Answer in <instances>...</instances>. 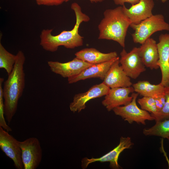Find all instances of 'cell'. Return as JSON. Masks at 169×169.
<instances>
[{"label":"cell","instance_id":"cell-22","mask_svg":"<svg viewBox=\"0 0 169 169\" xmlns=\"http://www.w3.org/2000/svg\"><path fill=\"white\" fill-rule=\"evenodd\" d=\"M166 102L162 109L154 114H151L156 122L169 119V87H165Z\"/></svg>","mask_w":169,"mask_h":169},{"label":"cell","instance_id":"cell-20","mask_svg":"<svg viewBox=\"0 0 169 169\" xmlns=\"http://www.w3.org/2000/svg\"><path fill=\"white\" fill-rule=\"evenodd\" d=\"M156 122L152 126L144 129L143 134L145 136H154L166 138L169 137V119Z\"/></svg>","mask_w":169,"mask_h":169},{"label":"cell","instance_id":"cell-21","mask_svg":"<svg viewBox=\"0 0 169 169\" xmlns=\"http://www.w3.org/2000/svg\"><path fill=\"white\" fill-rule=\"evenodd\" d=\"M17 59L16 55L8 52L0 43V68L5 70L8 75L12 71Z\"/></svg>","mask_w":169,"mask_h":169},{"label":"cell","instance_id":"cell-2","mask_svg":"<svg viewBox=\"0 0 169 169\" xmlns=\"http://www.w3.org/2000/svg\"><path fill=\"white\" fill-rule=\"evenodd\" d=\"M13 69L3 84V87L4 114L9 125L16 113L18 101L22 96L25 85L24 65L25 57L23 52L19 50Z\"/></svg>","mask_w":169,"mask_h":169},{"label":"cell","instance_id":"cell-24","mask_svg":"<svg viewBox=\"0 0 169 169\" xmlns=\"http://www.w3.org/2000/svg\"><path fill=\"white\" fill-rule=\"evenodd\" d=\"M4 80L3 78H0V126L9 132L11 131L12 129L7 124L4 117V103L3 87Z\"/></svg>","mask_w":169,"mask_h":169},{"label":"cell","instance_id":"cell-13","mask_svg":"<svg viewBox=\"0 0 169 169\" xmlns=\"http://www.w3.org/2000/svg\"><path fill=\"white\" fill-rule=\"evenodd\" d=\"M157 46L159 54L158 65L161 73L160 84L169 87V33L161 34Z\"/></svg>","mask_w":169,"mask_h":169},{"label":"cell","instance_id":"cell-26","mask_svg":"<svg viewBox=\"0 0 169 169\" xmlns=\"http://www.w3.org/2000/svg\"><path fill=\"white\" fill-rule=\"evenodd\" d=\"M39 5L57 6L62 4L65 0H35Z\"/></svg>","mask_w":169,"mask_h":169},{"label":"cell","instance_id":"cell-6","mask_svg":"<svg viewBox=\"0 0 169 169\" xmlns=\"http://www.w3.org/2000/svg\"><path fill=\"white\" fill-rule=\"evenodd\" d=\"M22 151V158L24 169H35L42 160V151L39 141L36 137H30L19 141Z\"/></svg>","mask_w":169,"mask_h":169},{"label":"cell","instance_id":"cell-1","mask_svg":"<svg viewBox=\"0 0 169 169\" xmlns=\"http://www.w3.org/2000/svg\"><path fill=\"white\" fill-rule=\"evenodd\" d=\"M71 8L74 12L76 17V23L72 30H64L55 36L52 34L53 29H43L41 31L40 44L45 50L54 52L60 46L73 49L83 45V37L79 34V29L81 23L89 22L90 18L82 12L81 7L77 3H72Z\"/></svg>","mask_w":169,"mask_h":169},{"label":"cell","instance_id":"cell-27","mask_svg":"<svg viewBox=\"0 0 169 169\" xmlns=\"http://www.w3.org/2000/svg\"><path fill=\"white\" fill-rule=\"evenodd\" d=\"M115 4L117 5L122 6L125 3H128L131 5L138 3L140 0H113Z\"/></svg>","mask_w":169,"mask_h":169},{"label":"cell","instance_id":"cell-12","mask_svg":"<svg viewBox=\"0 0 169 169\" xmlns=\"http://www.w3.org/2000/svg\"><path fill=\"white\" fill-rule=\"evenodd\" d=\"M134 92L132 86L110 88L102 101V104L108 111L115 108L126 105L132 100V97L129 96Z\"/></svg>","mask_w":169,"mask_h":169},{"label":"cell","instance_id":"cell-7","mask_svg":"<svg viewBox=\"0 0 169 169\" xmlns=\"http://www.w3.org/2000/svg\"><path fill=\"white\" fill-rule=\"evenodd\" d=\"M120 54V66L130 78L136 79L146 71V66L139 54V47H134L128 53L123 49Z\"/></svg>","mask_w":169,"mask_h":169},{"label":"cell","instance_id":"cell-5","mask_svg":"<svg viewBox=\"0 0 169 169\" xmlns=\"http://www.w3.org/2000/svg\"><path fill=\"white\" fill-rule=\"evenodd\" d=\"M138 95L137 93H133L131 95L132 99L130 103L125 105L115 107L113 110L116 115L121 116L130 124L135 122L146 125V121L153 120L154 119L148 111L137 106L136 100Z\"/></svg>","mask_w":169,"mask_h":169},{"label":"cell","instance_id":"cell-23","mask_svg":"<svg viewBox=\"0 0 169 169\" xmlns=\"http://www.w3.org/2000/svg\"><path fill=\"white\" fill-rule=\"evenodd\" d=\"M137 102L141 109L154 114L157 112L155 100L154 98L151 97L143 96L139 99Z\"/></svg>","mask_w":169,"mask_h":169},{"label":"cell","instance_id":"cell-8","mask_svg":"<svg viewBox=\"0 0 169 169\" xmlns=\"http://www.w3.org/2000/svg\"><path fill=\"white\" fill-rule=\"evenodd\" d=\"M0 147L5 155L13 161L16 168H23L22 151L19 144V141L1 126H0Z\"/></svg>","mask_w":169,"mask_h":169},{"label":"cell","instance_id":"cell-29","mask_svg":"<svg viewBox=\"0 0 169 169\" xmlns=\"http://www.w3.org/2000/svg\"><path fill=\"white\" fill-rule=\"evenodd\" d=\"M167 0H161V2L163 3H165L166 2Z\"/></svg>","mask_w":169,"mask_h":169},{"label":"cell","instance_id":"cell-16","mask_svg":"<svg viewBox=\"0 0 169 169\" xmlns=\"http://www.w3.org/2000/svg\"><path fill=\"white\" fill-rule=\"evenodd\" d=\"M118 57L108 61L92 64L86 68L78 74L68 78L69 83L72 84L81 80L94 78H99L103 80L110 67Z\"/></svg>","mask_w":169,"mask_h":169},{"label":"cell","instance_id":"cell-10","mask_svg":"<svg viewBox=\"0 0 169 169\" xmlns=\"http://www.w3.org/2000/svg\"><path fill=\"white\" fill-rule=\"evenodd\" d=\"M110 88L102 82L94 85L87 91L75 95L69 105L70 110L74 113L79 112L85 109L86 103L90 100L105 96Z\"/></svg>","mask_w":169,"mask_h":169},{"label":"cell","instance_id":"cell-14","mask_svg":"<svg viewBox=\"0 0 169 169\" xmlns=\"http://www.w3.org/2000/svg\"><path fill=\"white\" fill-rule=\"evenodd\" d=\"M120 58L111 65L102 82L110 88L131 86L130 78L128 76L120 65Z\"/></svg>","mask_w":169,"mask_h":169},{"label":"cell","instance_id":"cell-28","mask_svg":"<svg viewBox=\"0 0 169 169\" xmlns=\"http://www.w3.org/2000/svg\"><path fill=\"white\" fill-rule=\"evenodd\" d=\"M70 0H65V2H67ZM92 3H99L101 2L104 1V0H89Z\"/></svg>","mask_w":169,"mask_h":169},{"label":"cell","instance_id":"cell-4","mask_svg":"<svg viewBox=\"0 0 169 169\" xmlns=\"http://www.w3.org/2000/svg\"><path fill=\"white\" fill-rule=\"evenodd\" d=\"M130 27L134 30L131 34L133 42L141 44L156 32L169 31V24L161 14H153L138 24L131 23Z\"/></svg>","mask_w":169,"mask_h":169},{"label":"cell","instance_id":"cell-18","mask_svg":"<svg viewBox=\"0 0 169 169\" xmlns=\"http://www.w3.org/2000/svg\"><path fill=\"white\" fill-rule=\"evenodd\" d=\"M75 55L76 57L92 64L108 61L118 56L115 51L104 53L94 48L84 49L76 53Z\"/></svg>","mask_w":169,"mask_h":169},{"label":"cell","instance_id":"cell-9","mask_svg":"<svg viewBox=\"0 0 169 169\" xmlns=\"http://www.w3.org/2000/svg\"><path fill=\"white\" fill-rule=\"evenodd\" d=\"M130 137L121 136L119 144L112 150L98 158H83L81 161V166L83 169L86 168L90 163L95 162H109L110 166L112 169H118L120 168L118 163V159L120 153L125 149H129L133 145Z\"/></svg>","mask_w":169,"mask_h":169},{"label":"cell","instance_id":"cell-25","mask_svg":"<svg viewBox=\"0 0 169 169\" xmlns=\"http://www.w3.org/2000/svg\"><path fill=\"white\" fill-rule=\"evenodd\" d=\"M157 112L160 111L163 108L166 102L165 92L160 94L154 98Z\"/></svg>","mask_w":169,"mask_h":169},{"label":"cell","instance_id":"cell-3","mask_svg":"<svg viewBox=\"0 0 169 169\" xmlns=\"http://www.w3.org/2000/svg\"><path fill=\"white\" fill-rule=\"evenodd\" d=\"M103 15L98 26V38L115 41L124 48L127 31L131 23L124 13L122 6L106 9Z\"/></svg>","mask_w":169,"mask_h":169},{"label":"cell","instance_id":"cell-17","mask_svg":"<svg viewBox=\"0 0 169 169\" xmlns=\"http://www.w3.org/2000/svg\"><path fill=\"white\" fill-rule=\"evenodd\" d=\"M139 54L146 67L151 70L159 68V54L156 41L149 38L139 47Z\"/></svg>","mask_w":169,"mask_h":169},{"label":"cell","instance_id":"cell-19","mask_svg":"<svg viewBox=\"0 0 169 169\" xmlns=\"http://www.w3.org/2000/svg\"><path fill=\"white\" fill-rule=\"evenodd\" d=\"M134 92L143 96L154 98L165 92V87L160 83L151 84L148 81H140L132 84Z\"/></svg>","mask_w":169,"mask_h":169},{"label":"cell","instance_id":"cell-11","mask_svg":"<svg viewBox=\"0 0 169 169\" xmlns=\"http://www.w3.org/2000/svg\"><path fill=\"white\" fill-rule=\"evenodd\" d=\"M47 63L53 72L68 79L78 74L84 69L92 65L76 57L67 62L51 61H48Z\"/></svg>","mask_w":169,"mask_h":169},{"label":"cell","instance_id":"cell-15","mask_svg":"<svg viewBox=\"0 0 169 169\" xmlns=\"http://www.w3.org/2000/svg\"><path fill=\"white\" fill-rule=\"evenodd\" d=\"M154 6L153 0H140L138 3L132 5L129 8H127L125 5L122 7L124 13L131 23L138 24L153 15Z\"/></svg>","mask_w":169,"mask_h":169}]
</instances>
